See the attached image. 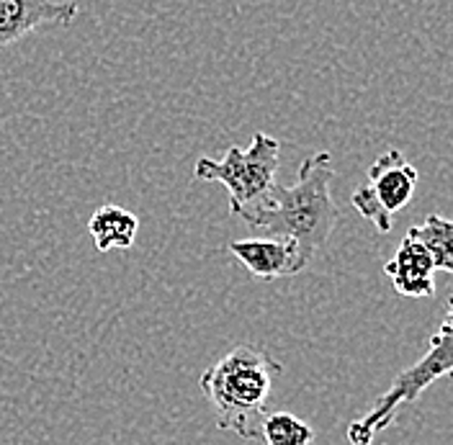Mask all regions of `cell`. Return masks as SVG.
Wrapping results in <instances>:
<instances>
[{
	"mask_svg": "<svg viewBox=\"0 0 453 445\" xmlns=\"http://www.w3.org/2000/svg\"><path fill=\"white\" fill-rule=\"evenodd\" d=\"M281 165V144L271 134L257 132L248 150L229 147L222 160L198 157L194 175L196 180L219 183L229 191L232 217H242L260 206L276 186V173Z\"/></svg>",
	"mask_w": 453,
	"mask_h": 445,
	"instance_id": "4",
	"label": "cell"
},
{
	"mask_svg": "<svg viewBox=\"0 0 453 445\" xmlns=\"http://www.w3.org/2000/svg\"><path fill=\"white\" fill-rule=\"evenodd\" d=\"M418 167L404 160L399 150H387L368 167V180L350 196L353 209L381 234L392 232L395 214L402 211L418 188Z\"/></svg>",
	"mask_w": 453,
	"mask_h": 445,
	"instance_id": "5",
	"label": "cell"
},
{
	"mask_svg": "<svg viewBox=\"0 0 453 445\" xmlns=\"http://www.w3.org/2000/svg\"><path fill=\"white\" fill-rule=\"evenodd\" d=\"M335 178L330 152H317L307 157L294 186H273L271 196L245 211L240 219L260 234H281L291 237L304 263L310 265L322 250L338 224V206L330 194V183Z\"/></svg>",
	"mask_w": 453,
	"mask_h": 445,
	"instance_id": "1",
	"label": "cell"
},
{
	"mask_svg": "<svg viewBox=\"0 0 453 445\" xmlns=\"http://www.w3.org/2000/svg\"><path fill=\"white\" fill-rule=\"evenodd\" d=\"M263 445H311L314 430L291 412H268L260 422Z\"/></svg>",
	"mask_w": 453,
	"mask_h": 445,
	"instance_id": "11",
	"label": "cell"
},
{
	"mask_svg": "<svg viewBox=\"0 0 453 445\" xmlns=\"http://www.w3.org/2000/svg\"><path fill=\"white\" fill-rule=\"evenodd\" d=\"M88 232L96 242V250H127L137 242V232H140V219L137 214L116 206V203H104L101 209L93 211Z\"/></svg>",
	"mask_w": 453,
	"mask_h": 445,
	"instance_id": "9",
	"label": "cell"
},
{
	"mask_svg": "<svg viewBox=\"0 0 453 445\" xmlns=\"http://www.w3.org/2000/svg\"><path fill=\"white\" fill-rule=\"evenodd\" d=\"M384 273H387V279L392 280L396 294H402L407 299H427V296L435 294L433 257H430V252L425 250L423 242L418 237H412L410 232L399 242L392 260H387Z\"/></svg>",
	"mask_w": 453,
	"mask_h": 445,
	"instance_id": "8",
	"label": "cell"
},
{
	"mask_svg": "<svg viewBox=\"0 0 453 445\" xmlns=\"http://www.w3.org/2000/svg\"><path fill=\"white\" fill-rule=\"evenodd\" d=\"M453 376V291L449 296V309L446 317L441 319V327L430 337L427 353L418 363H412L407 371H402L395 379V384L389 391H384L373 410L364 415L361 419L348 425V441L350 445H371L373 438L387 430L389 425H395L396 415L402 407L412 404L420 399L427 387H433L435 381Z\"/></svg>",
	"mask_w": 453,
	"mask_h": 445,
	"instance_id": "3",
	"label": "cell"
},
{
	"mask_svg": "<svg viewBox=\"0 0 453 445\" xmlns=\"http://www.w3.org/2000/svg\"><path fill=\"white\" fill-rule=\"evenodd\" d=\"M78 16L73 0H0V55L42 27H70Z\"/></svg>",
	"mask_w": 453,
	"mask_h": 445,
	"instance_id": "6",
	"label": "cell"
},
{
	"mask_svg": "<svg viewBox=\"0 0 453 445\" xmlns=\"http://www.w3.org/2000/svg\"><path fill=\"white\" fill-rule=\"evenodd\" d=\"M281 373V361L268 350L237 345L201 373L198 387L217 415L219 430H229L242 441H257L273 384Z\"/></svg>",
	"mask_w": 453,
	"mask_h": 445,
	"instance_id": "2",
	"label": "cell"
},
{
	"mask_svg": "<svg viewBox=\"0 0 453 445\" xmlns=\"http://www.w3.org/2000/svg\"><path fill=\"white\" fill-rule=\"evenodd\" d=\"M229 252L253 273L257 280H276L299 276L307 271L299 245L291 237L281 234H263L253 240L229 242Z\"/></svg>",
	"mask_w": 453,
	"mask_h": 445,
	"instance_id": "7",
	"label": "cell"
},
{
	"mask_svg": "<svg viewBox=\"0 0 453 445\" xmlns=\"http://www.w3.org/2000/svg\"><path fill=\"white\" fill-rule=\"evenodd\" d=\"M407 232L423 242L425 250L433 257L435 271L453 273V219H446L441 214H430V217H425L423 224L410 226Z\"/></svg>",
	"mask_w": 453,
	"mask_h": 445,
	"instance_id": "10",
	"label": "cell"
}]
</instances>
